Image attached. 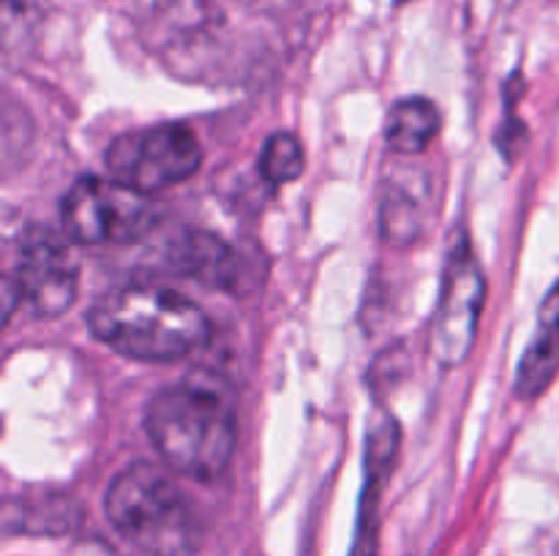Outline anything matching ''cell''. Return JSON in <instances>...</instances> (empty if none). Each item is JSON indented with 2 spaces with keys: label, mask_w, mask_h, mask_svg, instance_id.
<instances>
[{
  "label": "cell",
  "mask_w": 559,
  "mask_h": 556,
  "mask_svg": "<svg viewBox=\"0 0 559 556\" xmlns=\"http://www.w3.org/2000/svg\"><path fill=\"white\" fill-rule=\"evenodd\" d=\"M145 428L162 461L194 480H216L238 445L233 392L218 379L191 374L151 398Z\"/></svg>",
  "instance_id": "obj_1"
},
{
  "label": "cell",
  "mask_w": 559,
  "mask_h": 556,
  "mask_svg": "<svg viewBox=\"0 0 559 556\" xmlns=\"http://www.w3.org/2000/svg\"><path fill=\"white\" fill-rule=\"evenodd\" d=\"M91 333L112 352L142 363H173L207 341L211 322L189 298L167 287H131L104 292L87 314Z\"/></svg>",
  "instance_id": "obj_2"
},
{
  "label": "cell",
  "mask_w": 559,
  "mask_h": 556,
  "mask_svg": "<svg viewBox=\"0 0 559 556\" xmlns=\"http://www.w3.org/2000/svg\"><path fill=\"white\" fill-rule=\"evenodd\" d=\"M109 523L145 556H197L202 527L194 505L164 469L126 467L104 496Z\"/></svg>",
  "instance_id": "obj_3"
},
{
  "label": "cell",
  "mask_w": 559,
  "mask_h": 556,
  "mask_svg": "<svg viewBox=\"0 0 559 556\" xmlns=\"http://www.w3.org/2000/svg\"><path fill=\"white\" fill-rule=\"evenodd\" d=\"M60 216L76 243H134L156 227L158 207L145 191L115 178H82L63 196Z\"/></svg>",
  "instance_id": "obj_4"
},
{
  "label": "cell",
  "mask_w": 559,
  "mask_h": 556,
  "mask_svg": "<svg viewBox=\"0 0 559 556\" xmlns=\"http://www.w3.org/2000/svg\"><path fill=\"white\" fill-rule=\"evenodd\" d=\"M80 283L71 245L49 227H31L20 238L14 273L5 278V319L16 305L33 316H60L71 309Z\"/></svg>",
  "instance_id": "obj_5"
},
{
  "label": "cell",
  "mask_w": 559,
  "mask_h": 556,
  "mask_svg": "<svg viewBox=\"0 0 559 556\" xmlns=\"http://www.w3.org/2000/svg\"><path fill=\"white\" fill-rule=\"evenodd\" d=\"M200 142L178 123L126 131L115 136L107 150L109 178L145 194L183 183L200 169Z\"/></svg>",
  "instance_id": "obj_6"
},
{
  "label": "cell",
  "mask_w": 559,
  "mask_h": 556,
  "mask_svg": "<svg viewBox=\"0 0 559 556\" xmlns=\"http://www.w3.org/2000/svg\"><path fill=\"white\" fill-rule=\"evenodd\" d=\"M486 278L469 249L467 238H459L448 254L445 273H442L440 305L431 333V352L437 363L453 368L467 360L469 349L478 333L480 311H484Z\"/></svg>",
  "instance_id": "obj_7"
},
{
  "label": "cell",
  "mask_w": 559,
  "mask_h": 556,
  "mask_svg": "<svg viewBox=\"0 0 559 556\" xmlns=\"http://www.w3.org/2000/svg\"><path fill=\"white\" fill-rule=\"evenodd\" d=\"M399 450V428L391 418H382L369 434L366 445V485L358 512V532L349 556H377V507L382 485L391 474Z\"/></svg>",
  "instance_id": "obj_8"
},
{
  "label": "cell",
  "mask_w": 559,
  "mask_h": 556,
  "mask_svg": "<svg viewBox=\"0 0 559 556\" xmlns=\"http://www.w3.org/2000/svg\"><path fill=\"white\" fill-rule=\"evenodd\" d=\"M173 270L194 278L213 289H235L240 276V262L233 245L213 232H186L167 249Z\"/></svg>",
  "instance_id": "obj_9"
},
{
  "label": "cell",
  "mask_w": 559,
  "mask_h": 556,
  "mask_svg": "<svg viewBox=\"0 0 559 556\" xmlns=\"http://www.w3.org/2000/svg\"><path fill=\"white\" fill-rule=\"evenodd\" d=\"M559 371V281L549 289L538 311V330L516 371V392L535 398L555 382Z\"/></svg>",
  "instance_id": "obj_10"
},
{
  "label": "cell",
  "mask_w": 559,
  "mask_h": 556,
  "mask_svg": "<svg viewBox=\"0 0 559 556\" xmlns=\"http://www.w3.org/2000/svg\"><path fill=\"white\" fill-rule=\"evenodd\" d=\"M440 131V112L424 96L402 98L388 114L385 140L396 153H420Z\"/></svg>",
  "instance_id": "obj_11"
},
{
  "label": "cell",
  "mask_w": 559,
  "mask_h": 556,
  "mask_svg": "<svg viewBox=\"0 0 559 556\" xmlns=\"http://www.w3.org/2000/svg\"><path fill=\"white\" fill-rule=\"evenodd\" d=\"M304 147H300L298 136L287 134V131H276L265 140L260 153V172L267 183L284 185L293 183L304 172Z\"/></svg>",
  "instance_id": "obj_12"
}]
</instances>
